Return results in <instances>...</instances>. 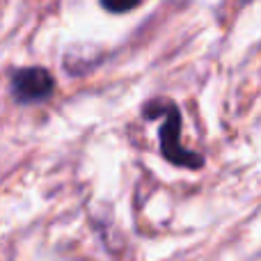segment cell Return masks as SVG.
Returning <instances> with one entry per match:
<instances>
[{"mask_svg":"<svg viewBox=\"0 0 261 261\" xmlns=\"http://www.w3.org/2000/svg\"><path fill=\"white\" fill-rule=\"evenodd\" d=\"M140 0H101V5H103L108 12L113 14H122V12H128V9L138 7Z\"/></svg>","mask_w":261,"mask_h":261,"instance_id":"3","label":"cell"},{"mask_svg":"<svg viewBox=\"0 0 261 261\" xmlns=\"http://www.w3.org/2000/svg\"><path fill=\"white\" fill-rule=\"evenodd\" d=\"M55 81L44 67H28L12 73V94L18 103L44 101L53 94Z\"/></svg>","mask_w":261,"mask_h":261,"instance_id":"2","label":"cell"},{"mask_svg":"<svg viewBox=\"0 0 261 261\" xmlns=\"http://www.w3.org/2000/svg\"><path fill=\"white\" fill-rule=\"evenodd\" d=\"M161 151L170 163L190 167V170H197L204 163V158L199 153L190 151L181 144V115L176 110V106L172 103H167V117L165 124L161 126Z\"/></svg>","mask_w":261,"mask_h":261,"instance_id":"1","label":"cell"},{"mask_svg":"<svg viewBox=\"0 0 261 261\" xmlns=\"http://www.w3.org/2000/svg\"><path fill=\"white\" fill-rule=\"evenodd\" d=\"M243 3H248V0H243Z\"/></svg>","mask_w":261,"mask_h":261,"instance_id":"4","label":"cell"}]
</instances>
